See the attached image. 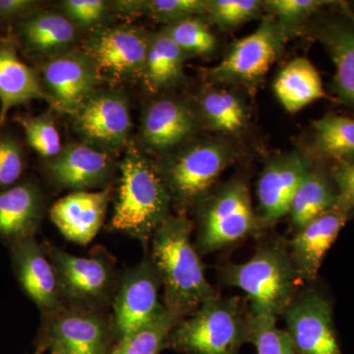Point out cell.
Returning a JSON list of instances; mask_svg holds the SVG:
<instances>
[{"instance_id":"27","label":"cell","mask_w":354,"mask_h":354,"mask_svg":"<svg viewBox=\"0 0 354 354\" xmlns=\"http://www.w3.org/2000/svg\"><path fill=\"white\" fill-rule=\"evenodd\" d=\"M335 203L337 193L325 177L310 169L291 201L288 214L290 230L295 234L310 221L335 209Z\"/></svg>"},{"instance_id":"3","label":"cell","mask_w":354,"mask_h":354,"mask_svg":"<svg viewBox=\"0 0 354 354\" xmlns=\"http://www.w3.org/2000/svg\"><path fill=\"white\" fill-rule=\"evenodd\" d=\"M225 286L245 292L253 315L279 319L292 302L302 283L288 252V241L272 237L259 242L250 259L227 263L220 269Z\"/></svg>"},{"instance_id":"9","label":"cell","mask_w":354,"mask_h":354,"mask_svg":"<svg viewBox=\"0 0 354 354\" xmlns=\"http://www.w3.org/2000/svg\"><path fill=\"white\" fill-rule=\"evenodd\" d=\"M150 34L129 24L97 28L84 53L94 64L102 80L133 82L143 79Z\"/></svg>"},{"instance_id":"18","label":"cell","mask_w":354,"mask_h":354,"mask_svg":"<svg viewBox=\"0 0 354 354\" xmlns=\"http://www.w3.org/2000/svg\"><path fill=\"white\" fill-rule=\"evenodd\" d=\"M109 194V189L70 193L51 206L50 221L67 241L88 245L104 225Z\"/></svg>"},{"instance_id":"25","label":"cell","mask_w":354,"mask_h":354,"mask_svg":"<svg viewBox=\"0 0 354 354\" xmlns=\"http://www.w3.org/2000/svg\"><path fill=\"white\" fill-rule=\"evenodd\" d=\"M274 90L279 101L290 113H297L311 102L326 97L320 74L304 57L291 60L279 71Z\"/></svg>"},{"instance_id":"10","label":"cell","mask_w":354,"mask_h":354,"mask_svg":"<svg viewBox=\"0 0 354 354\" xmlns=\"http://www.w3.org/2000/svg\"><path fill=\"white\" fill-rule=\"evenodd\" d=\"M288 36L272 15L232 46L223 62L207 71L212 82L252 87L277 62Z\"/></svg>"},{"instance_id":"24","label":"cell","mask_w":354,"mask_h":354,"mask_svg":"<svg viewBox=\"0 0 354 354\" xmlns=\"http://www.w3.org/2000/svg\"><path fill=\"white\" fill-rule=\"evenodd\" d=\"M318 37L335 64V94L354 106V25L330 20L320 27Z\"/></svg>"},{"instance_id":"21","label":"cell","mask_w":354,"mask_h":354,"mask_svg":"<svg viewBox=\"0 0 354 354\" xmlns=\"http://www.w3.org/2000/svg\"><path fill=\"white\" fill-rule=\"evenodd\" d=\"M196 124V116L185 102L174 99L156 100L144 111L142 142L150 150H171L189 138Z\"/></svg>"},{"instance_id":"14","label":"cell","mask_w":354,"mask_h":354,"mask_svg":"<svg viewBox=\"0 0 354 354\" xmlns=\"http://www.w3.org/2000/svg\"><path fill=\"white\" fill-rule=\"evenodd\" d=\"M41 81L55 109L72 115L102 80L84 50H72L46 60Z\"/></svg>"},{"instance_id":"16","label":"cell","mask_w":354,"mask_h":354,"mask_svg":"<svg viewBox=\"0 0 354 354\" xmlns=\"http://www.w3.org/2000/svg\"><path fill=\"white\" fill-rule=\"evenodd\" d=\"M14 274L26 295L34 302L41 317L64 308L57 274L43 244L36 237L9 247Z\"/></svg>"},{"instance_id":"31","label":"cell","mask_w":354,"mask_h":354,"mask_svg":"<svg viewBox=\"0 0 354 354\" xmlns=\"http://www.w3.org/2000/svg\"><path fill=\"white\" fill-rule=\"evenodd\" d=\"M179 321L165 308L124 341L116 344L111 354H158L164 351L167 337Z\"/></svg>"},{"instance_id":"4","label":"cell","mask_w":354,"mask_h":354,"mask_svg":"<svg viewBox=\"0 0 354 354\" xmlns=\"http://www.w3.org/2000/svg\"><path fill=\"white\" fill-rule=\"evenodd\" d=\"M249 306L241 297H209L179 321L165 349L184 354H239L249 344Z\"/></svg>"},{"instance_id":"28","label":"cell","mask_w":354,"mask_h":354,"mask_svg":"<svg viewBox=\"0 0 354 354\" xmlns=\"http://www.w3.org/2000/svg\"><path fill=\"white\" fill-rule=\"evenodd\" d=\"M111 6L121 17L145 15L169 25L207 13L204 0H121L111 2Z\"/></svg>"},{"instance_id":"40","label":"cell","mask_w":354,"mask_h":354,"mask_svg":"<svg viewBox=\"0 0 354 354\" xmlns=\"http://www.w3.org/2000/svg\"><path fill=\"white\" fill-rule=\"evenodd\" d=\"M39 2L32 0H0V19H29L39 11Z\"/></svg>"},{"instance_id":"2","label":"cell","mask_w":354,"mask_h":354,"mask_svg":"<svg viewBox=\"0 0 354 354\" xmlns=\"http://www.w3.org/2000/svg\"><path fill=\"white\" fill-rule=\"evenodd\" d=\"M118 198L111 227L136 239L145 250L153 235L171 216V198L157 162L146 157L132 142L120 165Z\"/></svg>"},{"instance_id":"1","label":"cell","mask_w":354,"mask_h":354,"mask_svg":"<svg viewBox=\"0 0 354 354\" xmlns=\"http://www.w3.org/2000/svg\"><path fill=\"white\" fill-rule=\"evenodd\" d=\"M194 223L187 215H171L153 235L149 256L164 288L165 308L183 320L218 290L209 283L192 232Z\"/></svg>"},{"instance_id":"41","label":"cell","mask_w":354,"mask_h":354,"mask_svg":"<svg viewBox=\"0 0 354 354\" xmlns=\"http://www.w3.org/2000/svg\"><path fill=\"white\" fill-rule=\"evenodd\" d=\"M50 354H71V353H50Z\"/></svg>"},{"instance_id":"37","label":"cell","mask_w":354,"mask_h":354,"mask_svg":"<svg viewBox=\"0 0 354 354\" xmlns=\"http://www.w3.org/2000/svg\"><path fill=\"white\" fill-rule=\"evenodd\" d=\"M65 16L78 29H90L102 24L111 3L104 0H65L60 3Z\"/></svg>"},{"instance_id":"11","label":"cell","mask_w":354,"mask_h":354,"mask_svg":"<svg viewBox=\"0 0 354 354\" xmlns=\"http://www.w3.org/2000/svg\"><path fill=\"white\" fill-rule=\"evenodd\" d=\"M71 116L74 130L83 143L101 152L111 155L129 144V101L120 90L97 88Z\"/></svg>"},{"instance_id":"38","label":"cell","mask_w":354,"mask_h":354,"mask_svg":"<svg viewBox=\"0 0 354 354\" xmlns=\"http://www.w3.org/2000/svg\"><path fill=\"white\" fill-rule=\"evenodd\" d=\"M24 171V158L18 142L8 135L0 136V191L17 184Z\"/></svg>"},{"instance_id":"30","label":"cell","mask_w":354,"mask_h":354,"mask_svg":"<svg viewBox=\"0 0 354 354\" xmlns=\"http://www.w3.org/2000/svg\"><path fill=\"white\" fill-rule=\"evenodd\" d=\"M203 118L212 129L236 133L245 127L247 113L243 102L225 90H209L200 99Z\"/></svg>"},{"instance_id":"13","label":"cell","mask_w":354,"mask_h":354,"mask_svg":"<svg viewBox=\"0 0 354 354\" xmlns=\"http://www.w3.org/2000/svg\"><path fill=\"white\" fill-rule=\"evenodd\" d=\"M281 317L298 354H342L332 304L315 288L300 290Z\"/></svg>"},{"instance_id":"39","label":"cell","mask_w":354,"mask_h":354,"mask_svg":"<svg viewBox=\"0 0 354 354\" xmlns=\"http://www.w3.org/2000/svg\"><path fill=\"white\" fill-rule=\"evenodd\" d=\"M332 172L337 186L335 209L351 216L354 213V162L335 164Z\"/></svg>"},{"instance_id":"6","label":"cell","mask_w":354,"mask_h":354,"mask_svg":"<svg viewBox=\"0 0 354 354\" xmlns=\"http://www.w3.org/2000/svg\"><path fill=\"white\" fill-rule=\"evenodd\" d=\"M197 211L194 245L200 256L225 250L263 232L243 179L234 178L223 184Z\"/></svg>"},{"instance_id":"12","label":"cell","mask_w":354,"mask_h":354,"mask_svg":"<svg viewBox=\"0 0 354 354\" xmlns=\"http://www.w3.org/2000/svg\"><path fill=\"white\" fill-rule=\"evenodd\" d=\"M160 288L162 281L150 256L120 274L111 304L118 344L165 309L160 301Z\"/></svg>"},{"instance_id":"26","label":"cell","mask_w":354,"mask_h":354,"mask_svg":"<svg viewBox=\"0 0 354 354\" xmlns=\"http://www.w3.org/2000/svg\"><path fill=\"white\" fill-rule=\"evenodd\" d=\"M188 55L162 31L150 35L143 80L151 92H158L180 82L183 64Z\"/></svg>"},{"instance_id":"23","label":"cell","mask_w":354,"mask_h":354,"mask_svg":"<svg viewBox=\"0 0 354 354\" xmlns=\"http://www.w3.org/2000/svg\"><path fill=\"white\" fill-rule=\"evenodd\" d=\"M20 34L30 53L50 59L73 50L77 28L64 13L41 11L22 23Z\"/></svg>"},{"instance_id":"35","label":"cell","mask_w":354,"mask_h":354,"mask_svg":"<svg viewBox=\"0 0 354 354\" xmlns=\"http://www.w3.org/2000/svg\"><path fill=\"white\" fill-rule=\"evenodd\" d=\"M279 27L288 37L291 36L305 21L322 7L332 3L324 0H269L263 2Z\"/></svg>"},{"instance_id":"36","label":"cell","mask_w":354,"mask_h":354,"mask_svg":"<svg viewBox=\"0 0 354 354\" xmlns=\"http://www.w3.org/2000/svg\"><path fill=\"white\" fill-rule=\"evenodd\" d=\"M262 6L257 0H208L206 14L214 24L230 29L257 17Z\"/></svg>"},{"instance_id":"33","label":"cell","mask_w":354,"mask_h":354,"mask_svg":"<svg viewBox=\"0 0 354 354\" xmlns=\"http://www.w3.org/2000/svg\"><path fill=\"white\" fill-rule=\"evenodd\" d=\"M250 337L257 354H298L295 344L286 330L277 326L278 319L253 315L249 312Z\"/></svg>"},{"instance_id":"17","label":"cell","mask_w":354,"mask_h":354,"mask_svg":"<svg viewBox=\"0 0 354 354\" xmlns=\"http://www.w3.org/2000/svg\"><path fill=\"white\" fill-rule=\"evenodd\" d=\"M51 183L60 189L90 191L106 185L114 172L111 155L83 143H71L46 165Z\"/></svg>"},{"instance_id":"8","label":"cell","mask_w":354,"mask_h":354,"mask_svg":"<svg viewBox=\"0 0 354 354\" xmlns=\"http://www.w3.org/2000/svg\"><path fill=\"white\" fill-rule=\"evenodd\" d=\"M116 344L111 314L65 306L41 317L34 354H111Z\"/></svg>"},{"instance_id":"5","label":"cell","mask_w":354,"mask_h":354,"mask_svg":"<svg viewBox=\"0 0 354 354\" xmlns=\"http://www.w3.org/2000/svg\"><path fill=\"white\" fill-rule=\"evenodd\" d=\"M57 274L60 297L70 308L102 311L113 304L120 274L115 258L101 245L76 256L48 242L43 244Z\"/></svg>"},{"instance_id":"15","label":"cell","mask_w":354,"mask_h":354,"mask_svg":"<svg viewBox=\"0 0 354 354\" xmlns=\"http://www.w3.org/2000/svg\"><path fill=\"white\" fill-rule=\"evenodd\" d=\"M310 169L307 158L297 153L277 156L267 162L257 183L256 214L263 232L288 216L293 196Z\"/></svg>"},{"instance_id":"29","label":"cell","mask_w":354,"mask_h":354,"mask_svg":"<svg viewBox=\"0 0 354 354\" xmlns=\"http://www.w3.org/2000/svg\"><path fill=\"white\" fill-rule=\"evenodd\" d=\"M317 152L335 164L354 162V120L329 114L313 122Z\"/></svg>"},{"instance_id":"32","label":"cell","mask_w":354,"mask_h":354,"mask_svg":"<svg viewBox=\"0 0 354 354\" xmlns=\"http://www.w3.org/2000/svg\"><path fill=\"white\" fill-rule=\"evenodd\" d=\"M164 30L187 55H207L216 50L215 36L198 16L172 23Z\"/></svg>"},{"instance_id":"22","label":"cell","mask_w":354,"mask_h":354,"mask_svg":"<svg viewBox=\"0 0 354 354\" xmlns=\"http://www.w3.org/2000/svg\"><path fill=\"white\" fill-rule=\"evenodd\" d=\"M34 100L46 101L55 109L36 72L20 59L12 44H0V127L11 109Z\"/></svg>"},{"instance_id":"7","label":"cell","mask_w":354,"mask_h":354,"mask_svg":"<svg viewBox=\"0 0 354 354\" xmlns=\"http://www.w3.org/2000/svg\"><path fill=\"white\" fill-rule=\"evenodd\" d=\"M230 160L228 149L218 142H201L158 165L176 214L199 208Z\"/></svg>"},{"instance_id":"34","label":"cell","mask_w":354,"mask_h":354,"mask_svg":"<svg viewBox=\"0 0 354 354\" xmlns=\"http://www.w3.org/2000/svg\"><path fill=\"white\" fill-rule=\"evenodd\" d=\"M18 121L24 128L28 144L41 157L50 160L62 153L64 147L53 114L44 113L37 116L20 118Z\"/></svg>"},{"instance_id":"19","label":"cell","mask_w":354,"mask_h":354,"mask_svg":"<svg viewBox=\"0 0 354 354\" xmlns=\"http://www.w3.org/2000/svg\"><path fill=\"white\" fill-rule=\"evenodd\" d=\"M348 218L341 209H330L310 221L288 241L291 262L304 283L315 281L325 256Z\"/></svg>"},{"instance_id":"20","label":"cell","mask_w":354,"mask_h":354,"mask_svg":"<svg viewBox=\"0 0 354 354\" xmlns=\"http://www.w3.org/2000/svg\"><path fill=\"white\" fill-rule=\"evenodd\" d=\"M44 213L41 188L32 181L0 191V241L10 247L35 237Z\"/></svg>"}]
</instances>
